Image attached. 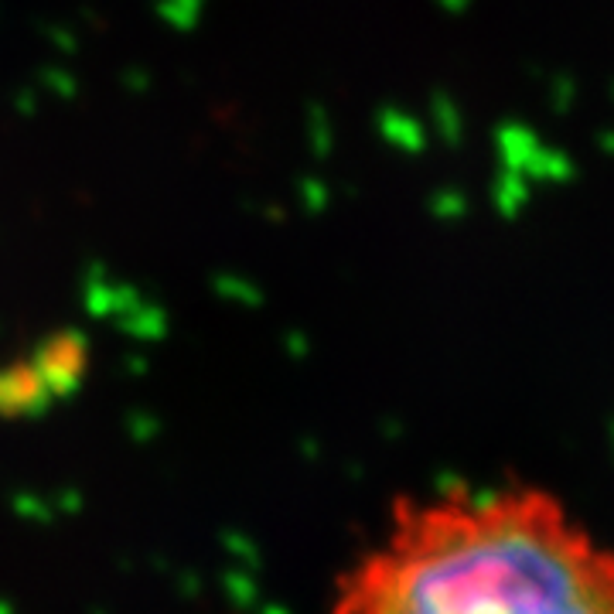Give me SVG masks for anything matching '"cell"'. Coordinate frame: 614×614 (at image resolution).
<instances>
[{
	"mask_svg": "<svg viewBox=\"0 0 614 614\" xmlns=\"http://www.w3.org/2000/svg\"><path fill=\"white\" fill-rule=\"evenodd\" d=\"M437 4H441L447 14H464V11H471L475 0H437Z\"/></svg>",
	"mask_w": 614,
	"mask_h": 614,
	"instance_id": "obj_10",
	"label": "cell"
},
{
	"mask_svg": "<svg viewBox=\"0 0 614 614\" xmlns=\"http://www.w3.org/2000/svg\"><path fill=\"white\" fill-rule=\"evenodd\" d=\"M611 99H614V82H611Z\"/></svg>",
	"mask_w": 614,
	"mask_h": 614,
	"instance_id": "obj_11",
	"label": "cell"
},
{
	"mask_svg": "<svg viewBox=\"0 0 614 614\" xmlns=\"http://www.w3.org/2000/svg\"><path fill=\"white\" fill-rule=\"evenodd\" d=\"M594 140H597V151H601L604 157H614V130H601Z\"/></svg>",
	"mask_w": 614,
	"mask_h": 614,
	"instance_id": "obj_9",
	"label": "cell"
},
{
	"mask_svg": "<svg viewBox=\"0 0 614 614\" xmlns=\"http://www.w3.org/2000/svg\"><path fill=\"white\" fill-rule=\"evenodd\" d=\"M331 614H614V550L536 485L403 495Z\"/></svg>",
	"mask_w": 614,
	"mask_h": 614,
	"instance_id": "obj_1",
	"label": "cell"
},
{
	"mask_svg": "<svg viewBox=\"0 0 614 614\" xmlns=\"http://www.w3.org/2000/svg\"><path fill=\"white\" fill-rule=\"evenodd\" d=\"M577 103V79L570 72H560V76L550 79V110L553 113H570Z\"/></svg>",
	"mask_w": 614,
	"mask_h": 614,
	"instance_id": "obj_7",
	"label": "cell"
},
{
	"mask_svg": "<svg viewBox=\"0 0 614 614\" xmlns=\"http://www.w3.org/2000/svg\"><path fill=\"white\" fill-rule=\"evenodd\" d=\"M529 192H533V185H529L526 174L509 171V168L495 171V178H492V205H495V212L505 215V219H516V215L526 209Z\"/></svg>",
	"mask_w": 614,
	"mask_h": 614,
	"instance_id": "obj_4",
	"label": "cell"
},
{
	"mask_svg": "<svg viewBox=\"0 0 614 614\" xmlns=\"http://www.w3.org/2000/svg\"><path fill=\"white\" fill-rule=\"evenodd\" d=\"M434 212L444 215V219H458V215L468 212V198H464L461 192H451V188H447V192H441L434 198Z\"/></svg>",
	"mask_w": 614,
	"mask_h": 614,
	"instance_id": "obj_8",
	"label": "cell"
},
{
	"mask_svg": "<svg viewBox=\"0 0 614 614\" xmlns=\"http://www.w3.org/2000/svg\"><path fill=\"white\" fill-rule=\"evenodd\" d=\"M383 134L393 140L396 147H403L406 154H420L423 144H427V137H423V127L413 116L406 113H386L383 116Z\"/></svg>",
	"mask_w": 614,
	"mask_h": 614,
	"instance_id": "obj_6",
	"label": "cell"
},
{
	"mask_svg": "<svg viewBox=\"0 0 614 614\" xmlns=\"http://www.w3.org/2000/svg\"><path fill=\"white\" fill-rule=\"evenodd\" d=\"M546 140L536 134L533 127L519 120H502L492 134V147H495V157H499V168H509V171H519L526 174V168L533 164V157L539 154Z\"/></svg>",
	"mask_w": 614,
	"mask_h": 614,
	"instance_id": "obj_2",
	"label": "cell"
},
{
	"mask_svg": "<svg viewBox=\"0 0 614 614\" xmlns=\"http://www.w3.org/2000/svg\"><path fill=\"white\" fill-rule=\"evenodd\" d=\"M526 178L529 185H570L577 178V161L563 147L543 144L533 157V164L526 168Z\"/></svg>",
	"mask_w": 614,
	"mask_h": 614,
	"instance_id": "obj_3",
	"label": "cell"
},
{
	"mask_svg": "<svg viewBox=\"0 0 614 614\" xmlns=\"http://www.w3.org/2000/svg\"><path fill=\"white\" fill-rule=\"evenodd\" d=\"M430 120H434L437 137H441L444 144L458 147L464 140V116H461L458 103H454L451 96L437 93L434 99H430Z\"/></svg>",
	"mask_w": 614,
	"mask_h": 614,
	"instance_id": "obj_5",
	"label": "cell"
}]
</instances>
